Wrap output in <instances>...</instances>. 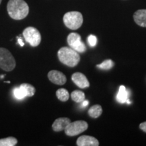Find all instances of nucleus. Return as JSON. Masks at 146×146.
I'll return each mask as SVG.
<instances>
[{"mask_svg":"<svg viewBox=\"0 0 146 146\" xmlns=\"http://www.w3.org/2000/svg\"><path fill=\"white\" fill-rule=\"evenodd\" d=\"M102 114V108L100 105L96 104L91 107L88 110V114L91 118H97Z\"/></svg>","mask_w":146,"mask_h":146,"instance_id":"ddd939ff","label":"nucleus"},{"mask_svg":"<svg viewBox=\"0 0 146 146\" xmlns=\"http://www.w3.org/2000/svg\"><path fill=\"white\" fill-rule=\"evenodd\" d=\"M67 43L70 48L76 52L83 53L87 50L85 43L81 41V36L76 33H71L67 37Z\"/></svg>","mask_w":146,"mask_h":146,"instance_id":"0eeeda50","label":"nucleus"},{"mask_svg":"<svg viewBox=\"0 0 146 146\" xmlns=\"http://www.w3.org/2000/svg\"><path fill=\"white\" fill-rule=\"evenodd\" d=\"M133 19L137 25L141 27H146V10L142 9L136 11L133 14Z\"/></svg>","mask_w":146,"mask_h":146,"instance_id":"f8f14e48","label":"nucleus"},{"mask_svg":"<svg viewBox=\"0 0 146 146\" xmlns=\"http://www.w3.org/2000/svg\"><path fill=\"white\" fill-rule=\"evenodd\" d=\"M83 104H82V106H84V107H85V106H87V105L89 104V102L87 101V100H84L83 102Z\"/></svg>","mask_w":146,"mask_h":146,"instance_id":"b1692460","label":"nucleus"},{"mask_svg":"<svg viewBox=\"0 0 146 146\" xmlns=\"http://www.w3.org/2000/svg\"><path fill=\"white\" fill-rule=\"evenodd\" d=\"M26 97H32L35 94V88L29 83H23L20 86Z\"/></svg>","mask_w":146,"mask_h":146,"instance_id":"2eb2a0df","label":"nucleus"},{"mask_svg":"<svg viewBox=\"0 0 146 146\" xmlns=\"http://www.w3.org/2000/svg\"><path fill=\"white\" fill-rule=\"evenodd\" d=\"M16 67V60L12 54L7 49L0 47V68L10 72Z\"/></svg>","mask_w":146,"mask_h":146,"instance_id":"20e7f679","label":"nucleus"},{"mask_svg":"<svg viewBox=\"0 0 146 146\" xmlns=\"http://www.w3.org/2000/svg\"><path fill=\"white\" fill-rule=\"evenodd\" d=\"M71 98L73 101L75 102H77V103H80V102H82L85 99V96L84 92L81 91L76 90L72 91V94H71Z\"/></svg>","mask_w":146,"mask_h":146,"instance_id":"f3484780","label":"nucleus"},{"mask_svg":"<svg viewBox=\"0 0 146 146\" xmlns=\"http://www.w3.org/2000/svg\"><path fill=\"white\" fill-rule=\"evenodd\" d=\"M88 129V124L84 120H77V121L70 122L68 126L65 128L64 131L66 135L73 137L79 135Z\"/></svg>","mask_w":146,"mask_h":146,"instance_id":"423d86ee","label":"nucleus"},{"mask_svg":"<svg viewBox=\"0 0 146 146\" xmlns=\"http://www.w3.org/2000/svg\"><path fill=\"white\" fill-rule=\"evenodd\" d=\"M139 129L143 131V132L146 133V121L141 123L139 125Z\"/></svg>","mask_w":146,"mask_h":146,"instance_id":"4be33fe9","label":"nucleus"},{"mask_svg":"<svg viewBox=\"0 0 146 146\" xmlns=\"http://www.w3.org/2000/svg\"><path fill=\"white\" fill-rule=\"evenodd\" d=\"M23 35L25 41L32 47H36L40 44L41 41V36L39 31L34 27H29L24 30Z\"/></svg>","mask_w":146,"mask_h":146,"instance_id":"39448f33","label":"nucleus"},{"mask_svg":"<svg viewBox=\"0 0 146 146\" xmlns=\"http://www.w3.org/2000/svg\"><path fill=\"white\" fill-rule=\"evenodd\" d=\"M1 1H2V0H0V4H1Z\"/></svg>","mask_w":146,"mask_h":146,"instance_id":"a878e982","label":"nucleus"},{"mask_svg":"<svg viewBox=\"0 0 146 146\" xmlns=\"http://www.w3.org/2000/svg\"><path fill=\"white\" fill-rule=\"evenodd\" d=\"M17 143L18 140L13 137H9L0 139V146H14Z\"/></svg>","mask_w":146,"mask_h":146,"instance_id":"a211bd4d","label":"nucleus"},{"mask_svg":"<svg viewBox=\"0 0 146 146\" xmlns=\"http://www.w3.org/2000/svg\"><path fill=\"white\" fill-rule=\"evenodd\" d=\"M48 78L52 83L58 85H62L66 82V77L62 72L58 70H51L48 72Z\"/></svg>","mask_w":146,"mask_h":146,"instance_id":"1a4fd4ad","label":"nucleus"},{"mask_svg":"<svg viewBox=\"0 0 146 146\" xmlns=\"http://www.w3.org/2000/svg\"><path fill=\"white\" fill-rule=\"evenodd\" d=\"M18 38V43L20 45H21V47H23L24 45H25V43L23 42V39H21V38L20 37H17Z\"/></svg>","mask_w":146,"mask_h":146,"instance_id":"5701e85b","label":"nucleus"},{"mask_svg":"<svg viewBox=\"0 0 146 146\" xmlns=\"http://www.w3.org/2000/svg\"><path fill=\"white\" fill-rule=\"evenodd\" d=\"M114 66V62L112 60H106L100 64L96 65V67L102 70H110Z\"/></svg>","mask_w":146,"mask_h":146,"instance_id":"6ab92c4d","label":"nucleus"},{"mask_svg":"<svg viewBox=\"0 0 146 146\" xmlns=\"http://www.w3.org/2000/svg\"><path fill=\"white\" fill-rule=\"evenodd\" d=\"M56 96H57L58 99L60 101L66 102L68 100L70 95H69L68 91L66 89L61 88L58 89L57 91H56Z\"/></svg>","mask_w":146,"mask_h":146,"instance_id":"dca6fc26","label":"nucleus"},{"mask_svg":"<svg viewBox=\"0 0 146 146\" xmlns=\"http://www.w3.org/2000/svg\"><path fill=\"white\" fill-rule=\"evenodd\" d=\"M78 146H98L99 141L96 138L89 135H83L78 138L76 141Z\"/></svg>","mask_w":146,"mask_h":146,"instance_id":"9d476101","label":"nucleus"},{"mask_svg":"<svg viewBox=\"0 0 146 146\" xmlns=\"http://www.w3.org/2000/svg\"><path fill=\"white\" fill-rule=\"evenodd\" d=\"M71 79L76 86H78L81 89L87 88V87L90 86L88 79L81 72L74 73L71 76Z\"/></svg>","mask_w":146,"mask_h":146,"instance_id":"6e6552de","label":"nucleus"},{"mask_svg":"<svg viewBox=\"0 0 146 146\" xmlns=\"http://www.w3.org/2000/svg\"><path fill=\"white\" fill-rule=\"evenodd\" d=\"M87 41H88V43L89 45L91 47H95L97 44V42H98V40H97V37L95 35H90L87 38Z\"/></svg>","mask_w":146,"mask_h":146,"instance_id":"412c9836","label":"nucleus"},{"mask_svg":"<svg viewBox=\"0 0 146 146\" xmlns=\"http://www.w3.org/2000/svg\"><path fill=\"white\" fill-rule=\"evenodd\" d=\"M71 122V120L68 118L62 117L57 118L54 122L52 125V129L55 132H60L64 130L65 128Z\"/></svg>","mask_w":146,"mask_h":146,"instance_id":"9b49d317","label":"nucleus"},{"mask_svg":"<svg viewBox=\"0 0 146 146\" xmlns=\"http://www.w3.org/2000/svg\"><path fill=\"white\" fill-rule=\"evenodd\" d=\"M58 59L64 64L69 67H74L80 62V56L77 52L68 47H63L58 52Z\"/></svg>","mask_w":146,"mask_h":146,"instance_id":"f03ea898","label":"nucleus"},{"mask_svg":"<svg viewBox=\"0 0 146 146\" xmlns=\"http://www.w3.org/2000/svg\"><path fill=\"white\" fill-rule=\"evenodd\" d=\"M13 95L14 96V98L16 99H17L18 100H23L24 98L26 97L25 96V93L23 92V89H22L21 87H16V88L14 89L13 90Z\"/></svg>","mask_w":146,"mask_h":146,"instance_id":"aec40b11","label":"nucleus"},{"mask_svg":"<svg viewBox=\"0 0 146 146\" xmlns=\"http://www.w3.org/2000/svg\"><path fill=\"white\" fill-rule=\"evenodd\" d=\"M7 10L12 19L22 20L29 14V8L24 0H10L7 5Z\"/></svg>","mask_w":146,"mask_h":146,"instance_id":"f257e3e1","label":"nucleus"},{"mask_svg":"<svg viewBox=\"0 0 146 146\" xmlns=\"http://www.w3.org/2000/svg\"><path fill=\"white\" fill-rule=\"evenodd\" d=\"M63 21L67 28L71 30H76L83 25V17L79 12H68L64 16Z\"/></svg>","mask_w":146,"mask_h":146,"instance_id":"7ed1b4c3","label":"nucleus"},{"mask_svg":"<svg viewBox=\"0 0 146 146\" xmlns=\"http://www.w3.org/2000/svg\"><path fill=\"white\" fill-rule=\"evenodd\" d=\"M127 98L128 94L127 89H126L125 86L121 85L119 88V91H118L117 96H116V100H117L119 103L123 104L125 103L126 101H127Z\"/></svg>","mask_w":146,"mask_h":146,"instance_id":"4468645a","label":"nucleus"},{"mask_svg":"<svg viewBox=\"0 0 146 146\" xmlns=\"http://www.w3.org/2000/svg\"><path fill=\"white\" fill-rule=\"evenodd\" d=\"M5 74H4V75H1V76H0V78H3V77H4V76H5Z\"/></svg>","mask_w":146,"mask_h":146,"instance_id":"393cba45","label":"nucleus"}]
</instances>
